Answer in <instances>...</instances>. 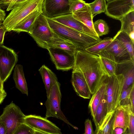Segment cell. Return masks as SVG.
Segmentation results:
<instances>
[{"label":"cell","instance_id":"16","mask_svg":"<svg viewBox=\"0 0 134 134\" xmlns=\"http://www.w3.org/2000/svg\"><path fill=\"white\" fill-rule=\"evenodd\" d=\"M113 38L111 43L103 50L113 55L118 63L131 58L127 50L118 40Z\"/></svg>","mask_w":134,"mask_h":134},{"label":"cell","instance_id":"30","mask_svg":"<svg viewBox=\"0 0 134 134\" xmlns=\"http://www.w3.org/2000/svg\"><path fill=\"white\" fill-rule=\"evenodd\" d=\"M87 4L93 18L98 14L105 12L106 7L105 0H95L92 3Z\"/></svg>","mask_w":134,"mask_h":134},{"label":"cell","instance_id":"4","mask_svg":"<svg viewBox=\"0 0 134 134\" xmlns=\"http://www.w3.org/2000/svg\"><path fill=\"white\" fill-rule=\"evenodd\" d=\"M28 33L38 46L46 49L54 34L46 17L42 13L37 18Z\"/></svg>","mask_w":134,"mask_h":134},{"label":"cell","instance_id":"33","mask_svg":"<svg viewBox=\"0 0 134 134\" xmlns=\"http://www.w3.org/2000/svg\"><path fill=\"white\" fill-rule=\"evenodd\" d=\"M34 129L24 122L17 127L13 134H34Z\"/></svg>","mask_w":134,"mask_h":134},{"label":"cell","instance_id":"31","mask_svg":"<svg viewBox=\"0 0 134 134\" xmlns=\"http://www.w3.org/2000/svg\"><path fill=\"white\" fill-rule=\"evenodd\" d=\"M94 31L99 37L108 34L109 32V27L106 22L103 20L99 19L93 23Z\"/></svg>","mask_w":134,"mask_h":134},{"label":"cell","instance_id":"28","mask_svg":"<svg viewBox=\"0 0 134 134\" xmlns=\"http://www.w3.org/2000/svg\"><path fill=\"white\" fill-rule=\"evenodd\" d=\"M119 41L128 52L130 58L134 59V43L126 33L119 30L113 37Z\"/></svg>","mask_w":134,"mask_h":134},{"label":"cell","instance_id":"17","mask_svg":"<svg viewBox=\"0 0 134 134\" xmlns=\"http://www.w3.org/2000/svg\"><path fill=\"white\" fill-rule=\"evenodd\" d=\"M120 105L115 110L114 119L113 123V130L119 127L127 130L129 125V113L128 105Z\"/></svg>","mask_w":134,"mask_h":134},{"label":"cell","instance_id":"1","mask_svg":"<svg viewBox=\"0 0 134 134\" xmlns=\"http://www.w3.org/2000/svg\"><path fill=\"white\" fill-rule=\"evenodd\" d=\"M73 71L81 72L93 94L108 74L98 55L85 50L77 49L74 54Z\"/></svg>","mask_w":134,"mask_h":134},{"label":"cell","instance_id":"14","mask_svg":"<svg viewBox=\"0 0 134 134\" xmlns=\"http://www.w3.org/2000/svg\"><path fill=\"white\" fill-rule=\"evenodd\" d=\"M123 74L124 77L122 90L134 84V59L130 58L118 63L116 74Z\"/></svg>","mask_w":134,"mask_h":134},{"label":"cell","instance_id":"45","mask_svg":"<svg viewBox=\"0 0 134 134\" xmlns=\"http://www.w3.org/2000/svg\"><path fill=\"white\" fill-rule=\"evenodd\" d=\"M3 21L0 20V25L3 24Z\"/></svg>","mask_w":134,"mask_h":134},{"label":"cell","instance_id":"27","mask_svg":"<svg viewBox=\"0 0 134 134\" xmlns=\"http://www.w3.org/2000/svg\"><path fill=\"white\" fill-rule=\"evenodd\" d=\"M115 110L107 113L96 133L97 134H113Z\"/></svg>","mask_w":134,"mask_h":134},{"label":"cell","instance_id":"20","mask_svg":"<svg viewBox=\"0 0 134 134\" xmlns=\"http://www.w3.org/2000/svg\"><path fill=\"white\" fill-rule=\"evenodd\" d=\"M44 85L47 97L49 96L53 85L58 81L56 75L44 65L38 70Z\"/></svg>","mask_w":134,"mask_h":134},{"label":"cell","instance_id":"29","mask_svg":"<svg viewBox=\"0 0 134 134\" xmlns=\"http://www.w3.org/2000/svg\"><path fill=\"white\" fill-rule=\"evenodd\" d=\"M113 38H104L96 43L86 48L85 50L92 54L97 55L104 50L112 41Z\"/></svg>","mask_w":134,"mask_h":134},{"label":"cell","instance_id":"24","mask_svg":"<svg viewBox=\"0 0 134 134\" xmlns=\"http://www.w3.org/2000/svg\"><path fill=\"white\" fill-rule=\"evenodd\" d=\"M13 78L16 88L22 93L27 96L28 89L22 65L17 64L15 66L14 70Z\"/></svg>","mask_w":134,"mask_h":134},{"label":"cell","instance_id":"6","mask_svg":"<svg viewBox=\"0 0 134 134\" xmlns=\"http://www.w3.org/2000/svg\"><path fill=\"white\" fill-rule=\"evenodd\" d=\"M106 92L107 113L115 110L119 106L120 99L123 88L124 77L122 74L107 75Z\"/></svg>","mask_w":134,"mask_h":134},{"label":"cell","instance_id":"25","mask_svg":"<svg viewBox=\"0 0 134 134\" xmlns=\"http://www.w3.org/2000/svg\"><path fill=\"white\" fill-rule=\"evenodd\" d=\"M106 92V90L102 96L100 103L97 108L95 115L93 118L96 127L95 131L94 132V133L95 134L98 131L99 127L101 124L107 113Z\"/></svg>","mask_w":134,"mask_h":134},{"label":"cell","instance_id":"40","mask_svg":"<svg viewBox=\"0 0 134 134\" xmlns=\"http://www.w3.org/2000/svg\"><path fill=\"white\" fill-rule=\"evenodd\" d=\"M128 130H125L124 129L117 127L113 130V134H122L127 133Z\"/></svg>","mask_w":134,"mask_h":134},{"label":"cell","instance_id":"44","mask_svg":"<svg viewBox=\"0 0 134 134\" xmlns=\"http://www.w3.org/2000/svg\"><path fill=\"white\" fill-rule=\"evenodd\" d=\"M3 82H2L0 76V89L3 90L4 89Z\"/></svg>","mask_w":134,"mask_h":134},{"label":"cell","instance_id":"2","mask_svg":"<svg viewBox=\"0 0 134 134\" xmlns=\"http://www.w3.org/2000/svg\"><path fill=\"white\" fill-rule=\"evenodd\" d=\"M49 25L53 32L73 43L78 50L87 48L100 41L97 38L70 28L47 17Z\"/></svg>","mask_w":134,"mask_h":134},{"label":"cell","instance_id":"21","mask_svg":"<svg viewBox=\"0 0 134 134\" xmlns=\"http://www.w3.org/2000/svg\"><path fill=\"white\" fill-rule=\"evenodd\" d=\"M99 55L108 76L116 74L118 62L112 54L103 50L97 55Z\"/></svg>","mask_w":134,"mask_h":134},{"label":"cell","instance_id":"18","mask_svg":"<svg viewBox=\"0 0 134 134\" xmlns=\"http://www.w3.org/2000/svg\"><path fill=\"white\" fill-rule=\"evenodd\" d=\"M107 75H106L104 77L102 82L90 98L88 107L90 109L91 115L93 118L95 115L97 108L102 96L106 90Z\"/></svg>","mask_w":134,"mask_h":134},{"label":"cell","instance_id":"37","mask_svg":"<svg viewBox=\"0 0 134 134\" xmlns=\"http://www.w3.org/2000/svg\"><path fill=\"white\" fill-rule=\"evenodd\" d=\"M85 134H94V132L91 120L88 119H86L85 122Z\"/></svg>","mask_w":134,"mask_h":134},{"label":"cell","instance_id":"22","mask_svg":"<svg viewBox=\"0 0 134 134\" xmlns=\"http://www.w3.org/2000/svg\"><path fill=\"white\" fill-rule=\"evenodd\" d=\"M43 6L36 10L26 17L12 31L20 33L21 32H28L39 15L43 13Z\"/></svg>","mask_w":134,"mask_h":134},{"label":"cell","instance_id":"46","mask_svg":"<svg viewBox=\"0 0 134 134\" xmlns=\"http://www.w3.org/2000/svg\"><path fill=\"white\" fill-rule=\"evenodd\" d=\"M107 2H109L112 1H113V0H106Z\"/></svg>","mask_w":134,"mask_h":134},{"label":"cell","instance_id":"36","mask_svg":"<svg viewBox=\"0 0 134 134\" xmlns=\"http://www.w3.org/2000/svg\"><path fill=\"white\" fill-rule=\"evenodd\" d=\"M128 109L129 113V125L127 129L128 133L134 134V113L132 110L130 104L128 106Z\"/></svg>","mask_w":134,"mask_h":134},{"label":"cell","instance_id":"11","mask_svg":"<svg viewBox=\"0 0 134 134\" xmlns=\"http://www.w3.org/2000/svg\"><path fill=\"white\" fill-rule=\"evenodd\" d=\"M47 49L57 70L67 71L73 69L74 62V55H72L62 49L54 47H49Z\"/></svg>","mask_w":134,"mask_h":134},{"label":"cell","instance_id":"15","mask_svg":"<svg viewBox=\"0 0 134 134\" xmlns=\"http://www.w3.org/2000/svg\"><path fill=\"white\" fill-rule=\"evenodd\" d=\"M71 82L77 94L84 99H90L91 97L89 88L82 74L80 72L73 71Z\"/></svg>","mask_w":134,"mask_h":134},{"label":"cell","instance_id":"43","mask_svg":"<svg viewBox=\"0 0 134 134\" xmlns=\"http://www.w3.org/2000/svg\"><path fill=\"white\" fill-rule=\"evenodd\" d=\"M5 12L0 8V20L3 21L5 18Z\"/></svg>","mask_w":134,"mask_h":134},{"label":"cell","instance_id":"32","mask_svg":"<svg viewBox=\"0 0 134 134\" xmlns=\"http://www.w3.org/2000/svg\"><path fill=\"white\" fill-rule=\"evenodd\" d=\"M86 4L83 0H69V11L72 13L83 8Z\"/></svg>","mask_w":134,"mask_h":134},{"label":"cell","instance_id":"34","mask_svg":"<svg viewBox=\"0 0 134 134\" xmlns=\"http://www.w3.org/2000/svg\"><path fill=\"white\" fill-rule=\"evenodd\" d=\"M27 0H0V8H7V11L11 10L16 5Z\"/></svg>","mask_w":134,"mask_h":134},{"label":"cell","instance_id":"42","mask_svg":"<svg viewBox=\"0 0 134 134\" xmlns=\"http://www.w3.org/2000/svg\"><path fill=\"white\" fill-rule=\"evenodd\" d=\"M7 95V93L4 89H0V104L3 102Z\"/></svg>","mask_w":134,"mask_h":134},{"label":"cell","instance_id":"12","mask_svg":"<svg viewBox=\"0 0 134 134\" xmlns=\"http://www.w3.org/2000/svg\"><path fill=\"white\" fill-rule=\"evenodd\" d=\"M69 0H44L42 14L46 17L52 18L71 13L69 10Z\"/></svg>","mask_w":134,"mask_h":134},{"label":"cell","instance_id":"9","mask_svg":"<svg viewBox=\"0 0 134 134\" xmlns=\"http://www.w3.org/2000/svg\"><path fill=\"white\" fill-rule=\"evenodd\" d=\"M24 122L34 130L41 131L45 134H61V129L47 119L35 115L26 116Z\"/></svg>","mask_w":134,"mask_h":134},{"label":"cell","instance_id":"41","mask_svg":"<svg viewBox=\"0 0 134 134\" xmlns=\"http://www.w3.org/2000/svg\"><path fill=\"white\" fill-rule=\"evenodd\" d=\"M7 130L5 124L0 119V134H7Z\"/></svg>","mask_w":134,"mask_h":134},{"label":"cell","instance_id":"35","mask_svg":"<svg viewBox=\"0 0 134 134\" xmlns=\"http://www.w3.org/2000/svg\"><path fill=\"white\" fill-rule=\"evenodd\" d=\"M134 84L126 89L122 90L120 99V105L130 104L129 100V95Z\"/></svg>","mask_w":134,"mask_h":134},{"label":"cell","instance_id":"19","mask_svg":"<svg viewBox=\"0 0 134 134\" xmlns=\"http://www.w3.org/2000/svg\"><path fill=\"white\" fill-rule=\"evenodd\" d=\"M62 49L69 54L74 55L77 49L72 43L54 33L53 37L48 46Z\"/></svg>","mask_w":134,"mask_h":134},{"label":"cell","instance_id":"23","mask_svg":"<svg viewBox=\"0 0 134 134\" xmlns=\"http://www.w3.org/2000/svg\"><path fill=\"white\" fill-rule=\"evenodd\" d=\"M72 14L74 18L85 25L96 34L93 28V18L87 3L83 8Z\"/></svg>","mask_w":134,"mask_h":134},{"label":"cell","instance_id":"8","mask_svg":"<svg viewBox=\"0 0 134 134\" xmlns=\"http://www.w3.org/2000/svg\"><path fill=\"white\" fill-rule=\"evenodd\" d=\"M18 55L12 49L0 45V76L5 81L18 61Z\"/></svg>","mask_w":134,"mask_h":134},{"label":"cell","instance_id":"10","mask_svg":"<svg viewBox=\"0 0 134 134\" xmlns=\"http://www.w3.org/2000/svg\"><path fill=\"white\" fill-rule=\"evenodd\" d=\"M134 10V0H113L107 2L105 13L113 19L119 20Z\"/></svg>","mask_w":134,"mask_h":134},{"label":"cell","instance_id":"3","mask_svg":"<svg viewBox=\"0 0 134 134\" xmlns=\"http://www.w3.org/2000/svg\"><path fill=\"white\" fill-rule=\"evenodd\" d=\"M44 0H27L14 6L5 18L3 25L10 32L34 11L43 6Z\"/></svg>","mask_w":134,"mask_h":134},{"label":"cell","instance_id":"38","mask_svg":"<svg viewBox=\"0 0 134 134\" xmlns=\"http://www.w3.org/2000/svg\"><path fill=\"white\" fill-rule=\"evenodd\" d=\"M129 98L132 110L134 113V85L133 86L130 92Z\"/></svg>","mask_w":134,"mask_h":134},{"label":"cell","instance_id":"26","mask_svg":"<svg viewBox=\"0 0 134 134\" xmlns=\"http://www.w3.org/2000/svg\"><path fill=\"white\" fill-rule=\"evenodd\" d=\"M119 20L121 23L120 30L127 34L134 43V10L128 13Z\"/></svg>","mask_w":134,"mask_h":134},{"label":"cell","instance_id":"13","mask_svg":"<svg viewBox=\"0 0 134 134\" xmlns=\"http://www.w3.org/2000/svg\"><path fill=\"white\" fill-rule=\"evenodd\" d=\"M51 19L80 32L96 38H100L96 34L93 32L86 25L74 18L72 13L61 15Z\"/></svg>","mask_w":134,"mask_h":134},{"label":"cell","instance_id":"5","mask_svg":"<svg viewBox=\"0 0 134 134\" xmlns=\"http://www.w3.org/2000/svg\"><path fill=\"white\" fill-rule=\"evenodd\" d=\"M60 87V84L58 81L53 85L44 103L46 109L45 117L47 118L51 117L57 118L74 129H77V127L69 122L61 109L62 94Z\"/></svg>","mask_w":134,"mask_h":134},{"label":"cell","instance_id":"39","mask_svg":"<svg viewBox=\"0 0 134 134\" xmlns=\"http://www.w3.org/2000/svg\"><path fill=\"white\" fill-rule=\"evenodd\" d=\"M7 32L3 24L0 25V45L3 43L5 33Z\"/></svg>","mask_w":134,"mask_h":134},{"label":"cell","instance_id":"7","mask_svg":"<svg viewBox=\"0 0 134 134\" xmlns=\"http://www.w3.org/2000/svg\"><path fill=\"white\" fill-rule=\"evenodd\" d=\"M25 116L20 108L13 101L7 105L0 116V119L6 126L7 134H13L17 127L24 122Z\"/></svg>","mask_w":134,"mask_h":134}]
</instances>
